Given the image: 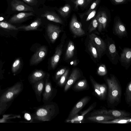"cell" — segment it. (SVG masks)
I'll return each mask as SVG.
<instances>
[{"label":"cell","instance_id":"11","mask_svg":"<svg viewBox=\"0 0 131 131\" xmlns=\"http://www.w3.org/2000/svg\"><path fill=\"white\" fill-rule=\"evenodd\" d=\"M98 23V30L101 32L103 29H104L106 26L107 21V17L106 12L104 11H101L97 14L96 18Z\"/></svg>","mask_w":131,"mask_h":131},{"label":"cell","instance_id":"28","mask_svg":"<svg viewBox=\"0 0 131 131\" xmlns=\"http://www.w3.org/2000/svg\"><path fill=\"white\" fill-rule=\"evenodd\" d=\"M34 84V88L35 93L37 95L40 96L44 88V82L42 80H41Z\"/></svg>","mask_w":131,"mask_h":131},{"label":"cell","instance_id":"37","mask_svg":"<svg viewBox=\"0 0 131 131\" xmlns=\"http://www.w3.org/2000/svg\"><path fill=\"white\" fill-rule=\"evenodd\" d=\"M20 64V61L19 59L16 60L13 63L12 70L13 72H16L19 69Z\"/></svg>","mask_w":131,"mask_h":131},{"label":"cell","instance_id":"6","mask_svg":"<svg viewBox=\"0 0 131 131\" xmlns=\"http://www.w3.org/2000/svg\"><path fill=\"white\" fill-rule=\"evenodd\" d=\"M91 97L86 96L82 98L75 105L70 112L68 119V120L77 114L90 101Z\"/></svg>","mask_w":131,"mask_h":131},{"label":"cell","instance_id":"32","mask_svg":"<svg viewBox=\"0 0 131 131\" xmlns=\"http://www.w3.org/2000/svg\"><path fill=\"white\" fill-rule=\"evenodd\" d=\"M101 0H95L89 9L86 12L80 14V17L82 18L85 15H88L92 11L94 10L96 6L100 2Z\"/></svg>","mask_w":131,"mask_h":131},{"label":"cell","instance_id":"21","mask_svg":"<svg viewBox=\"0 0 131 131\" xmlns=\"http://www.w3.org/2000/svg\"><path fill=\"white\" fill-rule=\"evenodd\" d=\"M45 75V73L41 70H37L34 71L30 77L31 82L35 83L42 80Z\"/></svg>","mask_w":131,"mask_h":131},{"label":"cell","instance_id":"43","mask_svg":"<svg viewBox=\"0 0 131 131\" xmlns=\"http://www.w3.org/2000/svg\"><path fill=\"white\" fill-rule=\"evenodd\" d=\"M25 118L27 120L29 121L31 119V117L29 114L26 113L24 115Z\"/></svg>","mask_w":131,"mask_h":131},{"label":"cell","instance_id":"22","mask_svg":"<svg viewBox=\"0 0 131 131\" xmlns=\"http://www.w3.org/2000/svg\"><path fill=\"white\" fill-rule=\"evenodd\" d=\"M45 88L43 94V98L45 101H48L51 96L52 94L53 89L51 83L48 81V78L46 81Z\"/></svg>","mask_w":131,"mask_h":131},{"label":"cell","instance_id":"26","mask_svg":"<svg viewBox=\"0 0 131 131\" xmlns=\"http://www.w3.org/2000/svg\"><path fill=\"white\" fill-rule=\"evenodd\" d=\"M74 49L73 42L71 41H69L65 54V59L66 60L70 59L73 56Z\"/></svg>","mask_w":131,"mask_h":131},{"label":"cell","instance_id":"25","mask_svg":"<svg viewBox=\"0 0 131 131\" xmlns=\"http://www.w3.org/2000/svg\"><path fill=\"white\" fill-rule=\"evenodd\" d=\"M93 0H70L73 3L74 8L75 9H78L79 7L85 8Z\"/></svg>","mask_w":131,"mask_h":131},{"label":"cell","instance_id":"38","mask_svg":"<svg viewBox=\"0 0 131 131\" xmlns=\"http://www.w3.org/2000/svg\"><path fill=\"white\" fill-rule=\"evenodd\" d=\"M66 69L65 68H62L58 71L56 73L55 78L56 80H57L65 72Z\"/></svg>","mask_w":131,"mask_h":131},{"label":"cell","instance_id":"41","mask_svg":"<svg viewBox=\"0 0 131 131\" xmlns=\"http://www.w3.org/2000/svg\"><path fill=\"white\" fill-rule=\"evenodd\" d=\"M116 4H119L123 3L126 2V0H112Z\"/></svg>","mask_w":131,"mask_h":131},{"label":"cell","instance_id":"17","mask_svg":"<svg viewBox=\"0 0 131 131\" xmlns=\"http://www.w3.org/2000/svg\"><path fill=\"white\" fill-rule=\"evenodd\" d=\"M41 23L40 18H38L32 23L27 26H23L17 28L18 29H22L25 31L37 30Z\"/></svg>","mask_w":131,"mask_h":131},{"label":"cell","instance_id":"1","mask_svg":"<svg viewBox=\"0 0 131 131\" xmlns=\"http://www.w3.org/2000/svg\"><path fill=\"white\" fill-rule=\"evenodd\" d=\"M105 81L108 89L107 102L110 107L117 106L120 102L122 95V89L120 83L113 75L106 78Z\"/></svg>","mask_w":131,"mask_h":131},{"label":"cell","instance_id":"13","mask_svg":"<svg viewBox=\"0 0 131 131\" xmlns=\"http://www.w3.org/2000/svg\"><path fill=\"white\" fill-rule=\"evenodd\" d=\"M34 15L32 12L28 13H20L15 15L10 18L9 23H16L22 22L26 20L29 17Z\"/></svg>","mask_w":131,"mask_h":131},{"label":"cell","instance_id":"9","mask_svg":"<svg viewBox=\"0 0 131 131\" xmlns=\"http://www.w3.org/2000/svg\"><path fill=\"white\" fill-rule=\"evenodd\" d=\"M48 35L51 42L53 43L57 38L61 30L57 25L49 24L47 27Z\"/></svg>","mask_w":131,"mask_h":131},{"label":"cell","instance_id":"40","mask_svg":"<svg viewBox=\"0 0 131 131\" xmlns=\"http://www.w3.org/2000/svg\"><path fill=\"white\" fill-rule=\"evenodd\" d=\"M25 3L31 5H36L37 3V0H23Z\"/></svg>","mask_w":131,"mask_h":131},{"label":"cell","instance_id":"27","mask_svg":"<svg viewBox=\"0 0 131 131\" xmlns=\"http://www.w3.org/2000/svg\"><path fill=\"white\" fill-rule=\"evenodd\" d=\"M125 100L126 103L130 106L131 104V81L126 86L125 94Z\"/></svg>","mask_w":131,"mask_h":131},{"label":"cell","instance_id":"34","mask_svg":"<svg viewBox=\"0 0 131 131\" xmlns=\"http://www.w3.org/2000/svg\"><path fill=\"white\" fill-rule=\"evenodd\" d=\"M98 23L96 18L93 19L89 27V33L95 30L98 27Z\"/></svg>","mask_w":131,"mask_h":131},{"label":"cell","instance_id":"44","mask_svg":"<svg viewBox=\"0 0 131 131\" xmlns=\"http://www.w3.org/2000/svg\"><path fill=\"white\" fill-rule=\"evenodd\" d=\"M78 63V61L77 60H73L71 61L70 63L71 64L75 66L77 65Z\"/></svg>","mask_w":131,"mask_h":131},{"label":"cell","instance_id":"10","mask_svg":"<svg viewBox=\"0 0 131 131\" xmlns=\"http://www.w3.org/2000/svg\"><path fill=\"white\" fill-rule=\"evenodd\" d=\"M96 102H95L92 104L86 110L82 112L80 115L78 114L70 119L67 120V122L72 123H80L83 119L85 116L88 113L93 110L96 106Z\"/></svg>","mask_w":131,"mask_h":131},{"label":"cell","instance_id":"2","mask_svg":"<svg viewBox=\"0 0 131 131\" xmlns=\"http://www.w3.org/2000/svg\"><path fill=\"white\" fill-rule=\"evenodd\" d=\"M56 110L54 104L46 105L37 110L34 115V118L42 121H50L55 114Z\"/></svg>","mask_w":131,"mask_h":131},{"label":"cell","instance_id":"30","mask_svg":"<svg viewBox=\"0 0 131 131\" xmlns=\"http://www.w3.org/2000/svg\"><path fill=\"white\" fill-rule=\"evenodd\" d=\"M89 50L94 58L97 59L99 57L96 48L91 40H89L88 46Z\"/></svg>","mask_w":131,"mask_h":131},{"label":"cell","instance_id":"4","mask_svg":"<svg viewBox=\"0 0 131 131\" xmlns=\"http://www.w3.org/2000/svg\"><path fill=\"white\" fill-rule=\"evenodd\" d=\"M89 37L96 47L99 57L100 58L102 53L106 49L105 43L101 38L94 34L92 33L90 35Z\"/></svg>","mask_w":131,"mask_h":131},{"label":"cell","instance_id":"16","mask_svg":"<svg viewBox=\"0 0 131 131\" xmlns=\"http://www.w3.org/2000/svg\"><path fill=\"white\" fill-rule=\"evenodd\" d=\"M73 89L75 90L78 91L88 90L89 85L87 80L83 79L79 80L75 84Z\"/></svg>","mask_w":131,"mask_h":131},{"label":"cell","instance_id":"7","mask_svg":"<svg viewBox=\"0 0 131 131\" xmlns=\"http://www.w3.org/2000/svg\"><path fill=\"white\" fill-rule=\"evenodd\" d=\"M47 51V49L45 46H42L40 47L32 56L30 64L34 65L40 62L46 56Z\"/></svg>","mask_w":131,"mask_h":131},{"label":"cell","instance_id":"39","mask_svg":"<svg viewBox=\"0 0 131 131\" xmlns=\"http://www.w3.org/2000/svg\"><path fill=\"white\" fill-rule=\"evenodd\" d=\"M96 13V10H93L88 15L86 21H88L90 20L92 18H93L95 15Z\"/></svg>","mask_w":131,"mask_h":131},{"label":"cell","instance_id":"23","mask_svg":"<svg viewBox=\"0 0 131 131\" xmlns=\"http://www.w3.org/2000/svg\"><path fill=\"white\" fill-rule=\"evenodd\" d=\"M90 79L95 94L100 100H102L100 84L97 83L91 75L90 76Z\"/></svg>","mask_w":131,"mask_h":131},{"label":"cell","instance_id":"15","mask_svg":"<svg viewBox=\"0 0 131 131\" xmlns=\"http://www.w3.org/2000/svg\"><path fill=\"white\" fill-rule=\"evenodd\" d=\"M115 118H116L111 116L99 115L91 116L87 118L86 120L91 121L98 123L99 122L107 121Z\"/></svg>","mask_w":131,"mask_h":131},{"label":"cell","instance_id":"3","mask_svg":"<svg viewBox=\"0 0 131 131\" xmlns=\"http://www.w3.org/2000/svg\"><path fill=\"white\" fill-rule=\"evenodd\" d=\"M99 115L111 116L117 118L130 117L131 114L129 112L122 110L104 109L94 110L91 114V116Z\"/></svg>","mask_w":131,"mask_h":131},{"label":"cell","instance_id":"29","mask_svg":"<svg viewBox=\"0 0 131 131\" xmlns=\"http://www.w3.org/2000/svg\"><path fill=\"white\" fill-rule=\"evenodd\" d=\"M71 10V7L69 4H66L60 8L58 11L60 15L64 18L67 17L69 14Z\"/></svg>","mask_w":131,"mask_h":131},{"label":"cell","instance_id":"35","mask_svg":"<svg viewBox=\"0 0 131 131\" xmlns=\"http://www.w3.org/2000/svg\"><path fill=\"white\" fill-rule=\"evenodd\" d=\"M108 49L112 57V59H114L117 54L115 45L113 44L110 45L109 46Z\"/></svg>","mask_w":131,"mask_h":131},{"label":"cell","instance_id":"36","mask_svg":"<svg viewBox=\"0 0 131 131\" xmlns=\"http://www.w3.org/2000/svg\"><path fill=\"white\" fill-rule=\"evenodd\" d=\"M97 73L100 76L105 75L107 73V71L105 65L104 64L101 65L98 69Z\"/></svg>","mask_w":131,"mask_h":131},{"label":"cell","instance_id":"18","mask_svg":"<svg viewBox=\"0 0 131 131\" xmlns=\"http://www.w3.org/2000/svg\"><path fill=\"white\" fill-rule=\"evenodd\" d=\"M42 16L46 17L48 20L56 23L62 24L63 21L58 15L54 13L47 11L42 15Z\"/></svg>","mask_w":131,"mask_h":131},{"label":"cell","instance_id":"24","mask_svg":"<svg viewBox=\"0 0 131 131\" xmlns=\"http://www.w3.org/2000/svg\"><path fill=\"white\" fill-rule=\"evenodd\" d=\"M131 59V50L129 48L124 49L121 55L122 62L126 63H129Z\"/></svg>","mask_w":131,"mask_h":131},{"label":"cell","instance_id":"45","mask_svg":"<svg viewBox=\"0 0 131 131\" xmlns=\"http://www.w3.org/2000/svg\"><path fill=\"white\" fill-rule=\"evenodd\" d=\"M4 19V18L3 17H0V21L3 20Z\"/></svg>","mask_w":131,"mask_h":131},{"label":"cell","instance_id":"5","mask_svg":"<svg viewBox=\"0 0 131 131\" xmlns=\"http://www.w3.org/2000/svg\"><path fill=\"white\" fill-rule=\"evenodd\" d=\"M70 27L72 32L76 36H81L85 34L84 30L82 28L81 24L78 21L75 15H73L72 18Z\"/></svg>","mask_w":131,"mask_h":131},{"label":"cell","instance_id":"20","mask_svg":"<svg viewBox=\"0 0 131 131\" xmlns=\"http://www.w3.org/2000/svg\"><path fill=\"white\" fill-rule=\"evenodd\" d=\"M114 30L116 33L120 36L125 35L126 32L125 27L119 19L115 23Z\"/></svg>","mask_w":131,"mask_h":131},{"label":"cell","instance_id":"19","mask_svg":"<svg viewBox=\"0 0 131 131\" xmlns=\"http://www.w3.org/2000/svg\"><path fill=\"white\" fill-rule=\"evenodd\" d=\"M131 122V118L129 117L117 118L107 121L99 122L98 123L103 124H125L130 123Z\"/></svg>","mask_w":131,"mask_h":131},{"label":"cell","instance_id":"12","mask_svg":"<svg viewBox=\"0 0 131 131\" xmlns=\"http://www.w3.org/2000/svg\"><path fill=\"white\" fill-rule=\"evenodd\" d=\"M81 77V74L79 70L77 68L74 69L71 72L66 83L64 91H67Z\"/></svg>","mask_w":131,"mask_h":131},{"label":"cell","instance_id":"33","mask_svg":"<svg viewBox=\"0 0 131 131\" xmlns=\"http://www.w3.org/2000/svg\"><path fill=\"white\" fill-rule=\"evenodd\" d=\"M69 72V69H67L64 73L61 76L58 83V84L60 86H62L65 84Z\"/></svg>","mask_w":131,"mask_h":131},{"label":"cell","instance_id":"14","mask_svg":"<svg viewBox=\"0 0 131 131\" xmlns=\"http://www.w3.org/2000/svg\"><path fill=\"white\" fill-rule=\"evenodd\" d=\"M63 46V43H62L57 47L54 54L51 58V66L53 69L55 68L59 61L62 53Z\"/></svg>","mask_w":131,"mask_h":131},{"label":"cell","instance_id":"42","mask_svg":"<svg viewBox=\"0 0 131 131\" xmlns=\"http://www.w3.org/2000/svg\"><path fill=\"white\" fill-rule=\"evenodd\" d=\"M13 93L11 92H9L6 95V97L7 99H10L13 96Z\"/></svg>","mask_w":131,"mask_h":131},{"label":"cell","instance_id":"8","mask_svg":"<svg viewBox=\"0 0 131 131\" xmlns=\"http://www.w3.org/2000/svg\"><path fill=\"white\" fill-rule=\"evenodd\" d=\"M10 4L12 10L13 11H30L34 12L32 7L19 0H12Z\"/></svg>","mask_w":131,"mask_h":131},{"label":"cell","instance_id":"31","mask_svg":"<svg viewBox=\"0 0 131 131\" xmlns=\"http://www.w3.org/2000/svg\"><path fill=\"white\" fill-rule=\"evenodd\" d=\"M0 28L12 30L18 29L15 26L9 23L4 22H0Z\"/></svg>","mask_w":131,"mask_h":131}]
</instances>
